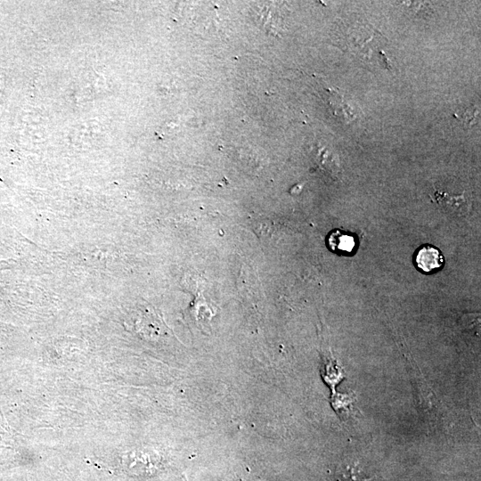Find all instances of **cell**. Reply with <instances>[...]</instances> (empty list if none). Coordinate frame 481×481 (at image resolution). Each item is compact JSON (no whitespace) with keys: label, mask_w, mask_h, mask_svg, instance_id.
<instances>
[{"label":"cell","mask_w":481,"mask_h":481,"mask_svg":"<svg viewBox=\"0 0 481 481\" xmlns=\"http://www.w3.org/2000/svg\"><path fill=\"white\" fill-rule=\"evenodd\" d=\"M414 261L420 271L428 273L438 271L443 266L444 258L438 249L425 245L417 250Z\"/></svg>","instance_id":"1"},{"label":"cell","mask_w":481,"mask_h":481,"mask_svg":"<svg viewBox=\"0 0 481 481\" xmlns=\"http://www.w3.org/2000/svg\"><path fill=\"white\" fill-rule=\"evenodd\" d=\"M326 244L331 251L336 253H352L355 248L354 236L338 230L330 232Z\"/></svg>","instance_id":"2"}]
</instances>
